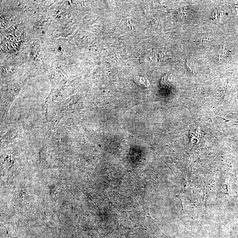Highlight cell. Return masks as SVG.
<instances>
[{"instance_id":"1","label":"cell","mask_w":238,"mask_h":238,"mask_svg":"<svg viewBox=\"0 0 238 238\" xmlns=\"http://www.w3.org/2000/svg\"><path fill=\"white\" fill-rule=\"evenodd\" d=\"M134 81L138 85L145 88H147L150 87L149 81L147 79L144 77L135 76L134 77Z\"/></svg>"},{"instance_id":"2","label":"cell","mask_w":238,"mask_h":238,"mask_svg":"<svg viewBox=\"0 0 238 238\" xmlns=\"http://www.w3.org/2000/svg\"><path fill=\"white\" fill-rule=\"evenodd\" d=\"M173 76L170 75H166L163 77L161 80V83L162 86H169L173 81Z\"/></svg>"},{"instance_id":"3","label":"cell","mask_w":238,"mask_h":238,"mask_svg":"<svg viewBox=\"0 0 238 238\" xmlns=\"http://www.w3.org/2000/svg\"><path fill=\"white\" fill-rule=\"evenodd\" d=\"M222 14L221 12L217 10L215 11L213 13L212 18L215 21H219V20L221 19L222 16Z\"/></svg>"},{"instance_id":"4","label":"cell","mask_w":238,"mask_h":238,"mask_svg":"<svg viewBox=\"0 0 238 238\" xmlns=\"http://www.w3.org/2000/svg\"><path fill=\"white\" fill-rule=\"evenodd\" d=\"M186 67L187 69V70L190 73H194V68L193 65L192 64L191 62L190 61L187 60L186 62Z\"/></svg>"}]
</instances>
